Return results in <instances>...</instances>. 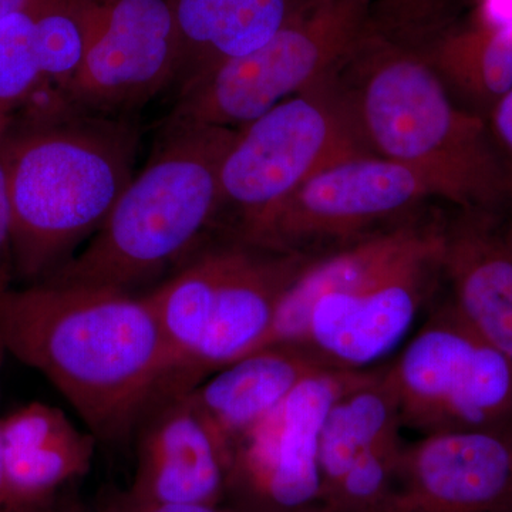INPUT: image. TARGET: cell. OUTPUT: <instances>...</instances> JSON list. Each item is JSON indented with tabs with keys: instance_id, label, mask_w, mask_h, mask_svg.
Masks as SVG:
<instances>
[{
	"instance_id": "obj_21",
	"label": "cell",
	"mask_w": 512,
	"mask_h": 512,
	"mask_svg": "<svg viewBox=\"0 0 512 512\" xmlns=\"http://www.w3.org/2000/svg\"><path fill=\"white\" fill-rule=\"evenodd\" d=\"M43 79L64 90L82 66L89 37V0H33Z\"/></svg>"
},
{
	"instance_id": "obj_15",
	"label": "cell",
	"mask_w": 512,
	"mask_h": 512,
	"mask_svg": "<svg viewBox=\"0 0 512 512\" xmlns=\"http://www.w3.org/2000/svg\"><path fill=\"white\" fill-rule=\"evenodd\" d=\"M443 291L474 332L512 360V212L446 211Z\"/></svg>"
},
{
	"instance_id": "obj_4",
	"label": "cell",
	"mask_w": 512,
	"mask_h": 512,
	"mask_svg": "<svg viewBox=\"0 0 512 512\" xmlns=\"http://www.w3.org/2000/svg\"><path fill=\"white\" fill-rule=\"evenodd\" d=\"M329 79L367 153L416 171L450 207L512 212L490 124L454 100L423 52L367 25Z\"/></svg>"
},
{
	"instance_id": "obj_30",
	"label": "cell",
	"mask_w": 512,
	"mask_h": 512,
	"mask_svg": "<svg viewBox=\"0 0 512 512\" xmlns=\"http://www.w3.org/2000/svg\"><path fill=\"white\" fill-rule=\"evenodd\" d=\"M33 0H0V20L6 18L10 13L25 9Z\"/></svg>"
},
{
	"instance_id": "obj_18",
	"label": "cell",
	"mask_w": 512,
	"mask_h": 512,
	"mask_svg": "<svg viewBox=\"0 0 512 512\" xmlns=\"http://www.w3.org/2000/svg\"><path fill=\"white\" fill-rule=\"evenodd\" d=\"M181 89L218 64L254 52L312 0H170Z\"/></svg>"
},
{
	"instance_id": "obj_6",
	"label": "cell",
	"mask_w": 512,
	"mask_h": 512,
	"mask_svg": "<svg viewBox=\"0 0 512 512\" xmlns=\"http://www.w3.org/2000/svg\"><path fill=\"white\" fill-rule=\"evenodd\" d=\"M373 0H312L254 52L178 90L167 128L247 126L332 73L369 25Z\"/></svg>"
},
{
	"instance_id": "obj_2",
	"label": "cell",
	"mask_w": 512,
	"mask_h": 512,
	"mask_svg": "<svg viewBox=\"0 0 512 512\" xmlns=\"http://www.w3.org/2000/svg\"><path fill=\"white\" fill-rule=\"evenodd\" d=\"M138 141L134 117L80 109L49 82L0 124L13 275L42 281L99 231L134 178Z\"/></svg>"
},
{
	"instance_id": "obj_23",
	"label": "cell",
	"mask_w": 512,
	"mask_h": 512,
	"mask_svg": "<svg viewBox=\"0 0 512 512\" xmlns=\"http://www.w3.org/2000/svg\"><path fill=\"white\" fill-rule=\"evenodd\" d=\"M468 0H373L369 25L426 49L464 15Z\"/></svg>"
},
{
	"instance_id": "obj_16",
	"label": "cell",
	"mask_w": 512,
	"mask_h": 512,
	"mask_svg": "<svg viewBox=\"0 0 512 512\" xmlns=\"http://www.w3.org/2000/svg\"><path fill=\"white\" fill-rule=\"evenodd\" d=\"M3 512H39L92 468L99 441L46 403L2 417Z\"/></svg>"
},
{
	"instance_id": "obj_8",
	"label": "cell",
	"mask_w": 512,
	"mask_h": 512,
	"mask_svg": "<svg viewBox=\"0 0 512 512\" xmlns=\"http://www.w3.org/2000/svg\"><path fill=\"white\" fill-rule=\"evenodd\" d=\"M386 376L402 427L421 436L463 430H512V360L485 342L446 295Z\"/></svg>"
},
{
	"instance_id": "obj_24",
	"label": "cell",
	"mask_w": 512,
	"mask_h": 512,
	"mask_svg": "<svg viewBox=\"0 0 512 512\" xmlns=\"http://www.w3.org/2000/svg\"><path fill=\"white\" fill-rule=\"evenodd\" d=\"M94 512H234L227 504L163 503L134 494L130 488L107 485L94 498Z\"/></svg>"
},
{
	"instance_id": "obj_9",
	"label": "cell",
	"mask_w": 512,
	"mask_h": 512,
	"mask_svg": "<svg viewBox=\"0 0 512 512\" xmlns=\"http://www.w3.org/2000/svg\"><path fill=\"white\" fill-rule=\"evenodd\" d=\"M439 200L406 165L356 154L322 168L242 239L319 256L399 224Z\"/></svg>"
},
{
	"instance_id": "obj_13",
	"label": "cell",
	"mask_w": 512,
	"mask_h": 512,
	"mask_svg": "<svg viewBox=\"0 0 512 512\" xmlns=\"http://www.w3.org/2000/svg\"><path fill=\"white\" fill-rule=\"evenodd\" d=\"M214 312L200 349L180 380L194 389L212 373L255 352L268 335L289 286L313 255L279 251L224 235Z\"/></svg>"
},
{
	"instance_id": "obj_26",
	"label": "cell",
	"mask_w": 512,
	"mask_h": 512,
	"mask_svg": "<svg viewBox=\"0 0 512 512\" xmlns=\"http://www.w3.org/2000/svg\"><path fill=\"white\" fill-rule=\"evenodd\" d=\"M463 18L485 28L512 30V0H468Z\"/></svg>"
},
{
	"instance_id": "obj_10",
	"label": "cell",
	"mask_w": 512,
	"mask_h": 512,
	"mask_svg": "<svg viewBox=\"0 0 512 512\" xmlns=\"http://www.w3.org/2000/svg\"><path fill=\"white\" fill-rule=\"evenodd\" d=\"M375 369H322L302 380L231 448L224 504L234 512H301L322 504L323 421Z\"/></svg>"
},
{
	"instance_id": "obj_7",
	"label": "cell",
	"mask_w": 512,
	"mask_h": 512,
	"mask_svg": "<svg viewBox=\"0 0 512 512\" xmlns=\"http://www.w3.org/2000/svg\"><path fill=\"white\" fill-rule=\"evenodd\" d=\"M367 153L328 76L238 128L220 174L225 234L245 239L322 168Z\"/></svg>"
},
{
	"instance_id": "obj_27",
	"label": "cell",
	"mask_w": 512,
	"mask_h": 512,
	"mask_svg": "<svg viewBox=\"0 0 512 512\" xmlns=\"http://www.w3.org/2000/svg\"><path fill=\"white\" fill-rule=\"evenodd\" d=\"M488 124H490L495 141H497L505 164H507L512 198V89L498 101L497 106L491 111Z\"/></svg>"
},
{
	"instance_id": "obj_3",
	"label": "cell",
	"mask_w": 512,
	"mask_h": 512,
	"mask_svg": "<svg viewBox=\"0 0 512 512\" xmlns=\"http://www.w3.org/2000/svg\"><path fill=\"white\" fill-rule=\"evenodd\" d=\"M444 217L426 208L315 256L286 291L258 349L295 345L326 369H375L443 288Z\"/></svg>"
},
{
	"instance_id": "obj_22",
	"label": "cell",
	"mask_w": 512,
	"mask_h": 512,
	"mask_svg": "<svg viewBox=\"0 0 512 512\" xmlns=\"http://www.w3.org/2000/svg\"><path fill=\"white\" fill-rule=\"evenodd\" d=\"M42 82L35 19L29 5L0 20V124Z\"/></svg>"
},
{
	"instance_id": "obj_25",
	"label": "cell",
	"mask_w": 512,
	"mask_h": 512,
	"mask_svg": "<svg viewBox=\"0 0 512 512\" xmlns=\"http://www.w3.org/2000/svg\"><path fill=\"white\" fill-rule=\"evenodd\" d=\"M12 275V205L8 177L0 157V291L9 288Z\"/></svg>"
},
{
	"instance_id": "obj_11",
	"label": "cell",
	"mask_w": 512,
	"mask_h": 512,
	"mask_svg": "<svg viewBox=\"0 0 512 512\" xmlns=\"http://www.w3.org/2000/svg\"><path fill=\"white\" fill-rule=\"evenodd\" d=\"M178 73V37L170 0H89L82 66L63 90L80 109L113 117L134 111Z\"/></svg>"
},
{
	"instance_id": "obj_5",
	"label": "cell",
	"mask_w": 512,
	"mask_h": 512,
	"mask_svg": "<svg viewBox=\"0 0 512 512\" xmlns=\"http://www.w3.org/2000/svg\"><path fill=\"white\" fill-rule=\"evenodd\" d=\"M237 133L227 127H163L150 161L99 231L45 279L134 293L192 255L217 221L221 167Z\"/></svg>"
},
{
	"instance_id": "obj_19",
	"label": "cell",
	"mask_w": 512,
	"mask_h": 512,
	"mask_svg": "<svg viewBox=\"0 0 512 512\" xmlns=\"http://www.w3.org/2000/svg\"><path fill=\"white\" fill-rule=\"evenodd\" d=\"M386 367L377 366L365 382L343 393L323 421L319 440L322 498L360 457L400 436L399 404Z\"/></svg>"
},
{
	"instance_id": "obj_20",
	"label": "cell",
	"mask_w": 512,
	"mask_h": 512,
	"mask_svg": "<svg viewBox=\"0 0 512 512\" xmlns=\"http://www.w3.org/2000/svg\"><path fill=\"white\" fill-rule=\"evenodd\" d=\"M221 262L220 241L212 247L194 251L190 261L181 265L177 274L146 295L173 357L171 390H181V377L200 349L210 326Z\"/></svg>"
},
{
	"instance_id": "obj_12",
	"label": "cell",
	"mask_w": 512,
	"mask_h": 512,
	"mask_svg": "<svg viewBox=\"0 0 512 512\" xmlns=\"http://www.w3.org/2000/svg\"><path fill=\"white\" fill-rule=\"evenodd\" d=\"M387 512H512V430H463L404 444Z\"/></svg>"
},
{
	"instance_id": "obj_14",
	"label": "cell",
	"mask_w": 512,
	"mask_h": 512,
	"mask_svg": "<svg viewBox=\"0 0 512 512\" xmlns=\"http://www.w3.org/2000/svg\"><path fill=\"white\" fill-rule=\"evenodd\" d=\"M136 474L130 490L163 503L224 504L229 454L192 402L170 392L138 420Z\"/></svg>"
},
{
	"instance_id": "obj_31",
	"label": "cell",
	"mask_w": 512,
	"mask_h": 512,
	"mask_svg": "<svg viewBox=\"0 0 512 512\" xmlns=\"http://www.w3.org/2000/svg\"><path fill=\"white\" fill-rule=\"evenodd\" d=\"M301 512H333L330 508L326 507V505L318 504L315 507L308 508V510Z\"/></svg>"
},
{
	"instance_id": "obj_29",
	"label": "cell",
	"mask_w": 512,
	"mask_h": 512,
	"mask_svg": "<svg viewBox=\"0 0 512 512\" xmlns=\"http://www.w3.org/2000/svg\"><path fill=\"white\" fill-rule=\"evenodd\" d=\"M8 355L2 340H0V373H2L3 362ZM0 512H3V437H2V416H0Z\"/></svg>"
},
{
	"instance_id": "obj_17",
	"label": "cell",
	"mask_w": 512,
	"mask_h": 512,
	"mask_svg": "<svg viewBox=\"0 0 512 512\" xmlns=\"http://www.w3.org/2000/svg\"><path fill=\"white\" fill-rule=\"evenodd\" d=\"M322 369L326 367L299 346H268L212 373L190 396L231 454L251 427Z\"/></svg>"
},
{
	"instance_id": "obj_1",
	"label": "cell",
	"mask_w": 512,
	"mask_h": 512,
	"mask_svg": "<svg viewBox=\"0 0 512 512\" xmlns=\"http://www.w3.org/2000/svg\"><path fill=\"white\" fill-rule=\"evenodd\" d=\"M6 352L63 394L99 443L133 437L174 362L147 296L43 279L0 291Z\"/></svg>"
},
{
	"instance_id": "obj_28",
	"label": "cell",
	"mask_w": 512,
	"mask_h": 512,
	"mask_svg": "<svg viewBox=\"0 0 512 512\" xmlns=\"http://www.w3.org/2000/svg\"><path fill=\"white\" fill-rule=\"evenodd\" d=\"M39 512H94L92 505H86L77 495L67 488L62 494L57 495L52 503L47 504Z\"/></svg>"
}]
</instances>
